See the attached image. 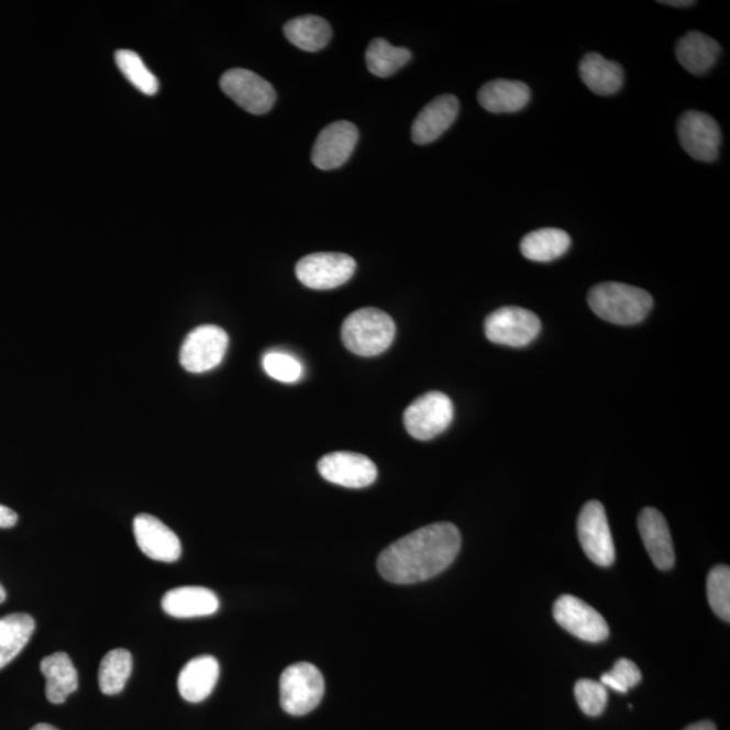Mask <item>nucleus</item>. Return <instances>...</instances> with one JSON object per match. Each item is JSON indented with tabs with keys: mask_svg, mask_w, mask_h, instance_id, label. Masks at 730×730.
Segmentation results:
<instances>
[{
	"mask_svg": "<svg viewBox=\"0 0 730 730\" xmlns=\"http://www.w3.org/2000/svg\"><path fill=\"white\" fill-rule=\"evenodd\" d=\"M461 548L462 534L453 523H432L387 546L378 558V569L388 582L413 585L443 573Z\"/></svg>",
	"mask_w": 730,
	"mask_h": 730,
	"instance_id": "nucleus-1",
	"label": "nucleus"
},
{
	"mask_svg": "<svg viewBox=\"0 0 730 730\" xmlns=\"http://www.w3.org/2000/svg\"><path fill=\"white\" fill-rule=\"evenodd\" d=\"M588 305L605 321L635 325L650 314L653 299L643 288L609 281L591 288Z\"/></svg>",
	"mask_w": 730,
	"mask_h": 730,
	"instance_id": "nucleus-2",
	"label": "nucleus"
},
{
	"mask_svg": "<svg viewBox=\"0 0 730 730\" xmlns=\"http://www.w3.org/2000/svg\"><path fill=\"white\" fill-rule=\"evenodd\" d=\"M396 332L391 316L380 309L364 308L345 318L341 338L355 355L373 357L390 349Z\"/></svg>",
	"mask_w": 730,
	"mask_h": 730,
	"instance_id": "nucleus-3",
	"label": "nucleus"
},
{
	"mask_svg": "<svg viewBox=\"0 0 730 730\" xmlns=\"http://www.w3.org/2000/svg\"><path fill=\"white\" fill-rule=\"evenodd\" d=\"M279 688L283 710L291 716H305L321 704L325 681L316 665L297 663L283 671Z\"/></svg>",
	"mask_w": 730,
	"mask_h": 730,
	"instance_id": "nucleus-4",
	"label": "nucleus"
},
{
	"mask_svg": "<svg viewBox=\"0 0 730 730\" xmlns=\"http://www.w3.org/2000/svg\"><path fill=\"white\" fill-rule=\"evenodd\" d=\"M455 416L452 400L440 391H431L418 397L406 409L403 422L406 431L416 440L428 441L449 429Z\"/></svg>",
	"mask_w": 730,
	"mask_h": 730,
	"instance_id": "nucleus-5",
	"label": "nucleus"
},
{
	"mask_svg": "<svg viewBox=\"0 0 730 730\" xmlns=\"http://www.w3.org/2000/svg\"><path fill=\"white\" fill-rule=\"evenodd\" d=\"M355 273V258L345 253H311L296 267L298 280L311 290H332L345 285Z\"/></svg>",
	"mask_w": 730,
	"mask_h": 730,
	"instance_id": "nucleus-6",
	"label": "nucleus"
},
{
	"mask_svg": "<svg viewBox=\"0 0 730 730\" xmlns=\"http://www.w3.org/2000/svg\"><path fill=\"white\" fill-rule=\"evenodd\" d=\"M228 333L215 325H202L187 334L180 349L181 367L191 374L214 369L226 355Z\"/></svg>",
	"mask_w": 730,
	"mask_h": 730,
	"instance_id": "nucleus-7",
	"label": "nucleus"
},
{
	"mask_svg": "<svg viewBox=\"0 0 730 730\" xmlns=\"http://www.w3.org/2000/svg\"><path fill=\"white\" fill-rule=\"evenodd\" d=\"M221 90L251 114H267L276 102L273 85L250 69L234 68L221 76Z\"/></svg>",
	"mask_w": 730,
	"mask_h": 730,
	"instance_id": "nucleus-8",
	"label": "nucleus"
},
{
	"mask_svg": "<svg viewBox=\"0 0 730 730\" xmlns=\"http://www.w3.org/2000/svg\"><path fill=\"white\" fill-rule=\"evenodd\" d=\"M541 331L539 317L522 308H500L486 318V338L494 344L520 349L531 344Z\"/></svg>",
	"mask_w": 730,
	"mask_h": 730,
	"instance_id": "nucleus-9",
	"label": "nucleus"
},
{
	"mask_svg": "<svg viewBox=\"0 0 730 730\" xmlns=\"http://www.w3.org/2000/svg\"><path fill=\"white\" fill-rule=\"evenodd\" d=\"M578 535L583 551L593 563L609 567L615 563L616 548L604 505L598 500L583 506L578 518Z\"/></svg>",
	"mask_w": 730,
	"mask_h": 730,
	"instance_id": "nucleus-10",
	"label": "nucleus"
},
{
	"mask_svg": "<svg viewBox=\"0 0 730 730\" xmlns=\"http://www.w3.org/2000/svg\"><path fill=\"white\" fill-rule=\"evenodd\" d=\"M678 137L682 148L696 161L711 163L718 157L722 135L714 117L686 111L678 121Z\"/></svg>",
	"mask_w": 730,
	"mask_h": 730,
	"instance_id": "nucleus-11",
	"label": "nucleus"
},
{
	"mask_svg": "<svg viewBox=\"0 0 730 730\" xmlns=\"http://www.w3.org/2000/svg\"><path fill=\"white\" fill-rule=\"evenodd\" d=\"M553 617L565 631L587 643H600L608 639V622L596 609L579 598L573 596L558 598L553 606Z\"/></svg>",
	"mask_w": 730,
	"mask_h": 730,
	"instance_id": "nucleus-12",
	"label": "nucleus"
},
{
	"mask_svg": "<svg viewBox=\"0 0 730 730\" xmlns=\"http://www.w3.org/2000/svg\"><path fill=\"white\" fill-rule=\"evenodd\" d=\"M323 479L346 488H364L378 478V468L369 457L355 452H333L318 462Z\"/></svg>",
	"mask_w": 730,
	"mask_h": 730,
	"instance_id": "nucleus-13",
	"label": "nucleus"
},
{
	"mask_svg": "<svg viewBox=\"0 0 730 730\" xmlns=\"http://www.w3.org/2000/svg\"><path fill=\"white\" fill-rule=\"evenodd\" d=\"M135 541L141 552L152 561L174 563L181 556L178 535L166 523L151 515H139L133 521Z\"/></svg>",
	"mask_w": 730,
	"mask_h": 730,
	"instance_id": "nucleus-14",
	"label": "nucleus"
},
{
	"mask_svg": "<svg viewBox=\"0 0 730 730\" xmlns=\"http://www.w3.org/2000/svg\"><path fill=\"white\" fill-rule=\"evenodd\" d=\"M358 140V131L352 122L338 121L328 125L318 135L314 144V166L320 169L331 170L344 166L351 157Z\"/></svg>",
	"mask_w": 730,
	"mask_h": 730,
	"instance_id": "nucleus-15",
	"label": "nucleus"
},
{
	"mask_svg": "<svg viewBox=\"0 0 730 730\" xmlns=\"http://www.w3.org/2000/svg\"><path fill=\"white\" fill-rule=\"evenodd\" d=\"M458 114V99L455 96H441L429 102L417 115L411 128V139L418 145L433 143L455 122Z\"/></svg>",
	"mask_w": 730,
	"mask_h": 730,
	"instance_id": "nucleus-16",
	"label": "nucleus"
},
{
	"mask_svg": "<svg viewBox=\"0 0 730 730\" xmlns=\"http://www.w3.org/2000/svg\"><path fill=\"white\" fill-rule=\"evenodd\" d=\"M638 523L641 539L653 564L662 571L673 568L675 564L673 539L661 511L645 508L641 511Z\"/></svg>",
	"mask_w": 730,
	"mask_h": 730,
	"instance_id": "nucleus-17",
	"label": "nucleus"
},
{
	"mask_svg": "<svg viewBox=\"0 0 730 730\" xmlns=\"http://www.w3.org/2000/svg\"><path fill=\"white\" fill-rule=\"evenodd\" d=\"M163 610L175 618H196L217 613L220 599L209 588L185 586L164 594Z\"/></svg>",
	"mask_w": 730,
	"mask_h": 730,
	"instance_id": "nucleus-18",
	"label": "nucleus"
},
{
	"mask_svg": "<svg viewBox=\"0 0 730 730\" xmlns=\"http://www.w3.org/2000/svg\"><path fill=\"white\" fill-rule=\"evenodd\" d=\"M220 678V663L213 656H198L180 671L178 688L182 699L198 704L213 693Z\"/></svg>",
	"mask_w": 730,
	"mask_h": 730,
	"instance_id": "nucleus-19",
	"label": "nucleus"
},
{
	"mask_svg": "<svg viewBox=\"0 0 730 730\" xmlns=\"http://www.w3.org/2000/svg\"><path fill=\"white\" fill-rule=\"evenodd\" d=\"M478 100L482 108L490 113H517L531 100V90L522 81L497 79L480 88Z\"/></svg>",
	"mask_w": 730,
	"mask_h": 730,
	"instance_id": "nucleus-20",
	"label": "nucleus"
},
{
	"mask_svg": "<svg viewBox=\"0 0 730 730\" xmlns=\"http://www.w3.org/2000/svg\"><path fill=\"white\" fill-rule=\"evenodd\" d=\"M40 668L46 679L45 694L49 703L64 704L70 694L78 690V671L66 652H56L44 657Z\"/></svg>",
	"mask_w": 730,
	"mask_h": 730,
	"instance_id": "nucleus-21",
	"label": "nucleus"
},
{
	"mask_svg": "<svg viewBox=\"0 0 730 730\" xmlns=\"http://www.w3.org/2000/svg\"><path fill=\"white\" fill-rule=\"evenodd\" d=\"M675 52L683 68L693 75H704L715 66L721 46L709 35L690 32L678 41Z\"/></svg>",
	"mask_w": 730,
	"mask_h": 730,
	"instance_id": "nucleus-22",
	"label": "nucleus"
},
{
	"mask_svg": "<svg viewBox=\"0 0 730 730\" xmlns=\"http://www.w3.org/2000/svg\"><path fill=\"white\" fill-rule=\"evenodd\" d=\"M579 74L583 84L597 96H615L623 85V69L620 64L606 60L598 53H588L582 58Z\"/></svg>",
	"mask_w": 730,
	"mask_h": 730,
	"instance_id": "nucleus-23",
	"label": "nucleus"
},
{
	"mask_svg": "<svg viewBox=\"0 0 730 730\" xmlns=\"http://www.w3.org/2000/svg\"><path fill=\"white\" fill-rule=\"evenodd\" d=\"M571 239L562 229H539L526 235L521 241L522 255L528 261L548 263L556 261L569 250Z\"/></svg>",
	"mask_w": 730,
	"mask_h": 730,
	"instance_id": "nucleus-24",
	"label": "nucleus"
},
{
	"mask_svg": "<svg viewBox=\"0 0 730 730\" xmlns=\"http://www.w3.org/2000/svg\"><path fill=\"white\" fill-rule=\"evenodd\" d=\"M34 629V618L25 613L0 618V668L5 667L20 655L31 640Z\"/></svg>",
	"mask_w": 730,
	"mask_h": 730,
	"instance_id": "nucleus-25",
	"label": "nucleus"
},
{
	"mask_svg": "<svg viewBox=\"0 0 730 730\" xmlns=\"http://www.w3.org/2000/svg\"><path fill=\"white\" fill-rule=\"evenodd\" d=\"M285 35L297 48L317 52L329 44L332 38V29L321 16L305 15L288 21L285 25Z\"/></svg>",
	"mask_w": 730,
	"mask_h": 730,
	"instance_id": "nucleus-26",
	"label": "nucleus"
},
{
	"mask_svg": "<svg viewBox=\"0 0 730 730\" xmlns=\"http://www.w3.org/2000/svg\"><path fill=\"white\" fill-rule=\"evenodd\" d=\"M133 671L132 653L118 648L102 659L99 667V687L106 696H117L126 686Z\"/></svg>",
	"mask_w": 730,
	"mask_h": 730,
	"instance_id": "nucleus-27",
	"label": "nucleus"
},
{
	"mask_svg": "<svg viewBox=\"0 0 730 730\" xmlns=\"http://www.w3.org/2000/svg\"><path fill=\"white\" fill-rule=\"evenodd\" d=\"M410 58L409 49L398 48V46H394L383 38L370 41L367 53H365V62H367L369 73L379 76V78H388V76L396 74L397 70L410 62Z\"/></svg>",
	"mask_w": 730,
	"mask_h": 730,
	"instance_id": "nucleus-28",
	"label": "nucleus"
},
{
	"mask_svg": "<svg viewBox=\"0 0 730 730\" xmlns=\"http://www.w3.org/2000/svg\"><path fill=\"white\" fill-rule=\"evenodd\" d=\"M118 68L131 84L145 96H156L158 92V80L155 75L146 68L143 58L137 53L122 49L115 53Z\"/></svg>",
	"mask_w": 730,
	"mask_h": 730,
	"instance_id": "nucleus-29",
	"label": "nucleus"
},
{
	"mask_svg": "<svg viewBox=\"0 0 730 730\" xmlns=\"http://www.w3.org/2000/svg\"><path fill=\"white\" fill-rule=\"evenodd\" d=\"M708 599L710 608L723 621H730V569L728 565H717L708 576Z\"/></svg>",
	"mask_w": 730,
	"mask_h": 730,
	"instance_id": "nucleus-30",
	"label": "nucleus"
},
{
	"mask_svg": "<svg viewBox=\"0 0 730 730\" xmlns=\"http://www.w3.org/2000/svg\"><path fill=\"white\" fill-rule=\"evenodd\" d=\"M264 370L275 380L297 383L302 379L303 365L285 352H269L263 358Z\"/></svg>",
	"mask_w": 730,
	"mask_h": 730,
	"instance_id": "nucleus-31",
	"label": "nucleus"
},
{
	"mask_svg": "<svg viewBox=\"0 0 730 730\" xmlns=\"http://www.w3.org/2000/svg\"><path fill=\"white\" fill-rule=\"evenodd\" d=\"M575 697L583 714L597 717L604 714L608 704V688L600 682L580 679L575 685Z\"/></svg>",
	"mask_w": 730,
	"mask_h": 730,
	"instance_id": "nucleus-32",
	"label": "nucleus"
},
{
	"mask_svg": "<svg viewBox=\"0 0 730 730\" xmlns=\"http://www.w3.org/2000/svg\"><path fill=\"white\" fill-rule=\"evenodd\" d=\"M641 681V673L638 665H635L629 659H620L613 665V668L609 673H605L600 676V683L606 688H611V690L626 694L631 690L632 687L638 686Z\"/></svg>",
	"mask_w": 730,
	"mask_h": 730,
	"instance_id": "nucleus-33",
	"label": "nucleus"
},
{
	"mask_svg": "<svg viewBox=\"0 0 730 730\" xmlns=\"http://www.w3.org/2000/svg\"><path fill=\"white\" fill-rule=\"evenodd\" d=\"M18 522V515L14 510L5 508V506L0 505V528L9 529L13 528Z\"/></svg>",
	"mask_w": 730,
	"mask_h": 730,
	"instance_id": "nucleus-34",
	"label": "nucleus"
},
{
	"mask_svg": "<svg viewBox=\"0 0 730 730\" xmlns=\"http://www.w3.org/2000/svg\"><path fill=\"white\" fill-rule=\"evenodd\" d=\"M685 730H717L714 722L710 721H700L692 723Z\"/></svg>",
	"mask_w": 730,
	"mask_h": 730,
	"instance_id": "nucleus-35",
	"label": "nucleus"
},
{
	"mask_svg": "<svg viewBox=\"0 0 730 730\" xmlns=\"http://www.w3.org/2000/svg\"><path fill=\"white\" fill-rule=\"evenodd\" d=\"M661 3L665 5H673V8H690V5L696 4V2H692V0H682V2L681 0L679 2H675V0H673V2H661Z\"/></svg>",
	"mask_w": 730,
	"mask_h": 730,
	"instance_id": "nucleus-36",
	"label": "nucleus"
},
{
	"mask_svg": "<svg viewBox=\"0 0 730 730\" xmlns=\"http://www.w3.org/2000/svg\"><path fill=\"white\" fill-rule=\"evenodd\" d=\"M31 730H58L55 727L49 726V723H37Z\"/></svg>",
	"mask_w": 730,
	"mask_h": 730,
	"instance_id": "nucleus-37",
	"label": "nucleus"
},
{
	"mask_svg": "<svg viewBox=\"0 0 730 730\" xmlns=\"http://www.w3.org/2000/svg\"><path fill=\"white\" fill-rule=\"evenodd\" d=\"M5 597H8V596H5V590H4L3 586L0 585V604L4 602Z\"/></svg>",
	"mask_w": 730,
	"mask_h": 730,
	"instance_id": "nucleus-38",
	"label": "nucleus"
}]
</instances>
